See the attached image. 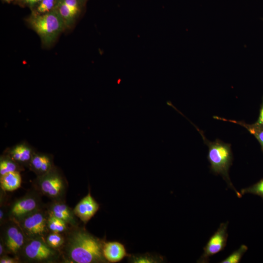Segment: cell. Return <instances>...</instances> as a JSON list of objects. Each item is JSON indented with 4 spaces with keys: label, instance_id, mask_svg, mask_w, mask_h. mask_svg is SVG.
<instances>
[{
    "label": "cell",
    "instance_id": "cell-1",
    "mask_svg": "<svg viewBox=\"0 0 263 263\" xmlns=\"http://www.w3.org/2000/svg\"><path fill=\"white\" fill-rule=\"evenodd\" d=\"M103 243L85 231H77L70 240V257L77 263L105 262L102 253Z\"/></svg>",
    "mask_w": 263,
    "mask_h": 263
},
{
    "label": "cell",
    "instance_id": "cell-2",
    "mask_svg": "<svg viewBox=\"0 0 263 263\" xmlns=\"http://www.w3.org/2000/svg\"><path fill=\"white\" fill-rule=\"evenodd\" d=\"M196 128L208 147L207 159L210 165L211 170L215 174L221 175L237 197H242V194L236 189L229 176V169L233 160L230 145L218 139L213 142L209 141L205 138L203 132Z\"/></svg>",
    "mask_w": 263,
    "mask_h": 263
},
{
    "label": "cell",
    "instance_id": "cell-3",
    "mask_svg": "<svg viewBox=\"0 0 263 263\" xmlns=\"http://www.w3.org/2000/svg\"><path fill=\"white\" fill-rule=\"evenodd\" d=\"M30 23L45 43L52 42L64 27L65 21L55 9L42 14L34 13Z\"/></svg>",
    "mask_w": 263,
    "mask_h": 263
},
{
    "label": "cell",
    "instance_id": "cell-4",
    "mask_svg": "<svg viewBox=\"0 0 263 263\" xmlns=\"http://www.w3.org/2000/svg\"><path fill=\"white\" fill-rule=\"evenodd\" d=\"M228 222L220 224L217 230L210 237L204 247L203 253L198 259V263H208L210 257L225 248L228 237Z\"/></svg>",
    "mask_w": 263,
    "mask_h": 263
},
{
    "label": "cell",
    "instance_id": "cell-5",
    "mask_svg": "<svg viewBox=\"0 0 263 263\" xmlns=\"http://www.w3.org/2000/svg\"><path fill=\"white\" fill-rule=\"evenodd\" d=\"M99 204L89 192L76 205L74 213L84 223L88 222L99 209Z\"/></svg>",
    "mask_w": 263,
    "mask_h": 263
},
{
    "label": "cell",
    "instance_id": "cell-6",
    "mask_svg": "<svg viewBox=\"0 0 263 263\" xmlns=\"http://www.w3.org/2000/svg\"><path fill=\"white\" fill-rule=\"evenodd\" d=\"M85 0H56L55 9L64 19L65 23L72 21L80 13Z\"/></svg>",
    "mask_w": 263,
    "mask_h": 263
},
{
    "label": "cell",
    "instance_id": "cell-7",
    "mask_svg": "<svg viewBox=\"0 0 263 263\" xmlns=\"http://www.w3.org/2000/svg\"><path fill=\"white\" fill-rule=\"evenodd\" d=\"M102 253L105 260L112 263L120 262L130 255L127 252L124 244L118 241L104 243Z\"/></svg>",
    "mask_w": 263,
    "mask_h": 263
},
{
    "label": "cell",
    "instance_id": "cell-8",
    "mask_svg": "<svg viewBox=\"0 0 263 263\" xmlns=\"http://www.w3.org/2000/svg\"><path fill=\"white\" fill-rule=\"evenodd\" d=\"M24 253L28 258L37 261L46 260L54 254L49 246L38 239L32 240L27 243Z\"/></svg>",
    "mask_w": 263,
    "mask_h": 263
},
{
    "label": "cell",
    "instance_id": "cell-9",
    "mask_svg": "<svg viewBox=\"0 0 263 263\" xmlns=\"http://www.w3.org/2000/svg\"><path fill=\"white\" fill-rule=\"evenodd\" d=\"M46 220L40 212H34L26 216L23 227L26 232L32 236H42L46 230Z\"/></svg>",
    "mask_w": 263,
    "mask_h": 263
},
{
    "label": "cell",
    "instance_id": "cell-10",
    "mask_svg": "<svg viewBox=\"0 0 263 263\" xmlns=\"http://www.w3.org/2000/svg\"><path fill=\"white\" fill-rule=\"evenodd\" d=\"M42 192L50 197H56L62 191L63 182L60 176L55 173H47L40 181Z\"/></svg>",
    "mask_w": 263,
    "mask_h": 263
},
{
    "label": "cell",
    "instance_id": "cell-11",
    "mask_svg": "<svg viewBox=\"0 0 263 263\" xmlns=\"http://www.w3.org/2000/svg\"><path fill=\"white\" fill-rule=\"evenodd\" d=\"M5 244L8 250L17 253L23 245L24 238L23 233L15 226L9 227L6 232Z\"/></svg>",
    "mask_w": 263,
    "mask_h": 263
},
{
    "label": "cell",
    "instance_id": "cell-12",
    "mask_svg": "<svg viewBox=\"0 0 263 263\" xmlns=\"http://www.w3.org/2000/svg\"><path fill=\"white\" fill-rule=\"evenodd\" d=\"M37 207V202L33 198L26 197L17 201L12 206L11 213L16 217H24L32 212Z\"/></svg>",
    "mask_w": 263,
    "mask_h": 263
},
{
    "label": "cell",
    "instance_id": "cell-13",
    "mask_svg": "<svg viewBox=\"0 0 263 263\" xmlns=\"http://www.w3.org/2000/svg\"><path fill=\"white\" fill-rule=\"evenodd\" d=\"M0 183L3 190L12 191L20 187L21 177L18 171H12L0 175Z\"/></svg>",
    "mask_w": 263,
    "mask_h": 263
},
{
    "label": "cell",
    "instance_id": "cell-14",
    "mask_svg": "<svg viewBox=\"0 0 263 263\" xmlns=\"http://www.w3.org/2000/svg\"><path fill=\"white\" fill-rule=\"evenodd\" d=\"M214 117L218 120L230 122L244 127L250 133L255 137L260 143L263 150V127L258 126L255 123L253 124H248L242 121L226 119L218 116H214Z\"/></svg>",
    "mask_w": 263,
    "mask_h": 263
},
{
    "label": "cell",
    "instance_id": "cell-15",
    "mask_svg": "<svg viewBox=\"0 0 263 263\" xmlns=\"http://www.w3.org/2000/svg\"><path fill=\"white\" fill-rule=\"evenodd\" d=\"M30 163L33 169L40 173H46L51 166L50 159L45 155L36 154L32 156Z\"/></svg>",
    "mask_w": 263,
    "mask_h": 263
},
{
    "label": "cell",
    "instance_id": "cell-16",
    "mask_svg": "<svg viewBox=\"0 0 263 263\" xmlns=\"http://www.w3.org/2000/svg\"><path fill=\"white\" fill-rule=\"evenodd\" d=\"M10 155L13 160L21 162L31 160L32 156L30 149L23 144L14 147L10 151Z\"/></svg>",
    "mask_w": 263,
    "mask_h": 263
},
{
    "label": "cell",
    "instance_id": "cell-17",
    "mask_svg": "<svg viewBox=\"0 0 263 263\" xmlns=\"http://www.w3.org/2000/svg\"><path fill=\"white\" fill-rule=\"evenodd\" d=\"M130 263H158L163 262V258L159 255L145 253L143 254H130L128 257Z\"/></svg>",
    "mask_w": 263,
    "mask_h": 263
},
{
    "label": "cell",
    "instance_id": "cell-18",
    "mask_svg": "<svg viewBox=\"0 0 263 263\" xmlns=\"http://www.w3.org/2000/svg\"><path fill=\"white\" fill-rule=\"evenodd\" d=\"M51 215L66 222H72L73 217L71 211L66 205L63 204H56L51 209Z\"/></svg>",
    "mask_w": 263,
    "mask_h": 263
},
{
    "label": "cell",
    "instance_id": "cell-19",
    "mask_svg": "<svg viewBox=\"0 0 263 263\" xmlns=\"http://www.w3.org/2000/svg\"><path fill=\"white\" fill-rule=\"evenodd\" d=\"M248 248L244 244H242L240 247L231 253L229 256L223 260L221 263H239L240 262L244 254L246 252Z\"/></svg>",
    "mask_w": 263,
    "mask_h": 263
},
{
    "label": "cell",
    "instance_id": "cell-20",
    "mask_svg": "<svg viewBox=\"0 0 263 263\" xmlns=\"http://www.w3.org/2000/svg\"><path fill=\"white\" fill-rule=\"evenodd\" d=\"M48 225L51 231L53 232L56 233H59L64 231L66 227V222L65 221L52 215L49 218Z\"/></svg>",
    "mask_w": 263,
    "mask_h": 263
},
{
    "label": "cell",
    "instance_id": "cell-21",
    "mask_svg": "<svg viewBox=\"0 0 263 263\" xmlns=\"http://www.w3.org/2000/svg\"><path fill=\"white\" fill-rule=\"evenodd\" d=\"M242 195L244 194H252L263 199V178L258 182L241 190Z\"/></svg>",
    "mask_w": 263,
    "mask_h": 263
},
{
    "label": "cell",
    "instance_id": "cell-22",
    "mask_svg": "<svg viewBox=\"0 0 263 263\" xmlns=\"http://www.w3.org/2000/svg\"><path fill=\"white\" fill-rule=\"evenodd\" d=\"M56 0H41L37 5L35 13L42 14L55 9Z\"/></svg>",
    "mask_w": 263,
    "mask_h": 263
},
{
    "label": "cell",
    "instance_id": "cell-23",
    "mask_svg": "<svg viewBox=\"0 0 263 263\" xmlns=\"http://www.w3.org/2000/svg\"><path fill=\"white\" fill-rule=\"evenodd\" d=\"M17 166L12 161L7 159H1L0 162V174L4 175L8 172L17 171Z\"/></svg>",
    "mask_w": 263,
    "mask_h": 263
},
{
    "label": "cell",
    "instance_id": "cell-24",
    "mask_svg": "<svg viewBox=\"0 0 263 263\" xmlns=\"http://www.w3.org/2000/svg\"><path fill=\"white\" fill-rule=\"evenodd\" d=\"M47 242L49 246L56 248L61 245L63 239L58 233L53 232L47 237Z\"/></svg>",
    "mask_w": 263,
    "mask_h": 263
},
{
    "label": "cell",
    "instance_id": "cell-25",
    "mask_svg": "<svg viewBox=\"0 0 263 263\" xmlns=\"http://www.w3.org/2000/svg\"><path fill=\"white\" fill-rule=\"evenodd\" d=\"M255 124L258 126L263 127V101L261 105L258 119Z\"/></svg>",
    "mask_w": 263,
    "mask_h": 263
},
{
    "label": "cell",
    "instance_id": "cell-26",
    "mask_svg": "<svg viewBox=\"0 0 263 263\" xmlns=\"http://www.w3.org/2000/svg\"><path fill=\"white\" fill-rule=\"evenodd\" d=\"M41 0H24L25 3L31 6L37 5Z\"/></svg>",
    "mask_w": 263,
    "mask_h": 263
},
{
    "label": "cell",
    "instance_id": "cell-27",
    "mask_svg": "<svg viewBox=\"0 0 263 263\" xmlns=\"http://www.w3.org/2000/svg\"><path fill=\"white\" fill-rule=\"evenodd\" d=\"M0 263H15V261L9 258H3L0 260Z\"/></svg>",
    "mask_w": 263,
    "mask_h": 263
},
{
    "label": "cell",
    "instance_id": "cell-28",
    "mask_svg": "<svg viewBox=\"0 0 263 263\" xmlns=\"http://www.w3.org/2000/svg\"><path fill=\"white\" fill-rule=\"evenodd\" d=\"M3 250V246L2 245H1V244H0V255L2 254Z\"/></svg>",
    "mask_w": 263,
    "mask_h": 263
},
{
    "label": "cell",
    "instance_id": "cell-29",
    "mask_svg": "<svg viewBox=\"0 0 263 263\" xmlns=\"http://www.w3.org/2000/svg\"><path fill=\"white\" fill-rule=\"evenodd\" d=\"M3 214L2 211L1 210H0V219H2V218L3 217Z\"/></svg>",
    "mask_w": 263,
    "mask_h": 263
},
{
    "label": "cell",
    "instance_id": "cell-30",
    "mask_svg": "<svg viewBox=\"0 0 263 263\" xmlns=\"http://www.w3.org/2000/svg\"><path fill=\"white\" fill-rule=\"evenodd\" d=\"M4 0L6 2H10L11 1H12V0Z\"/></svg>",
    "mask_w": 263,
    "mask_h": 263
},
{
    "label": "cell",
    "instance_id": "cell-31",
    "mask_svg": "<svg viewBox=\"0 0 263 263\" xmlns=\"http://www.w3.org/2000/svg\"></svg>",
    "mask_w": 263,
    "mask_h": 263
}]
</instances>
